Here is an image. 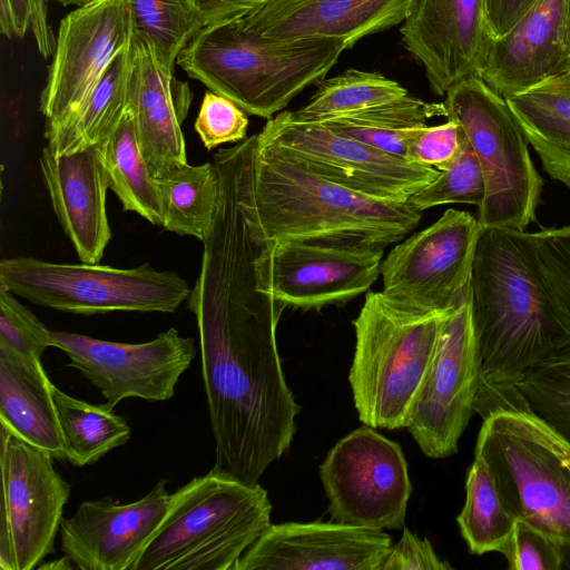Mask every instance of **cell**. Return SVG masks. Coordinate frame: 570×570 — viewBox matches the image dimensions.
Listing matches in <instances>:
<instances>
[{
	"label": "cell",
	"instance_id": "6da1fadb",
	"mask_svg": "<svg viewBox=\"0 0 570 570\" xmlns=\"http://www.w3.org/2000/svg\"><path fill=\"white\" fill-rule=\"evenodd\" d=\"M203 244L187 306L199 333L214 468L254 484L289 449L299 413L276 345L286 306L266 284L267 242L239 193L219 195Z\"/></svg>",
	"mask_w": 570,
	"mask_h": 570
},
{
	"label": "cell",
	"instance_id": "7a4b0ae2",
	"mask_svg": "<svg viewBox=\"0 0 570 570\" xmlns=\"http://www.w3.org/2000/svg\"><path fill=\"white\" fill-rule=\"evenodd\" d=\"M471 311L480 357L474 412L508 406L515 385L570 345V323L535 262L525 232L483 229L471 279Z\"/></svg>",
	"mask_w": 570,
	"mask_h": 570
},
{
	"label": "cell",
	"instance_id": "3957f363",
	"mask_svg": "<svg viewBox=\"0 0 570 570\" xmlns=\"http://www.w3.org/2000/svg\"><path fill=\"white\" fill-rule=\"evenodd\" d=\"M252 219L273 244L304 242L386 247L419 224L409 199H383L334 183L258 138L248 187Z\"/></svg>",
	"mask_w": 570,
	"mask_h": 570
},
{
	"label": "cell",
	"instance_id": "277c9868",
	"mask_svg": "<svg viewBox=\"0 0 570 570\" xmlns=\"http://www.w3.org/2000/svg\"><path fill=\"white\" fill-rule=\"evenodd\" d=\"M242 16L200 28L176 63L248 115L269 119L281 112L324 80L346 49L336 38L262 39L243 27Z\"/></svg>",
	"mask_w": 570,
	"mask_h": 570
},
{
	"label": "cell",
	"instance_id": "5b68a950",
	"mask_svg": "<svg viewBox=\"0 0 570 570\" xmlns=\"http://www.w3.org/2000/svg\"><path fill=\"white\" fill-rule=\"evenodd\" d=\"M272 509L259 483L213 468L170 494L163 521L131 570H234L272 524Z\"/></svg>",
	"mask_w": 570,
	"mask_h": 570
},
{
	"label": "cell",
	"instance_id": "8992f818",
	"mask_svg": "<svg viewBox=\"0 0 570 570\" xmlns=\"http://www.w3.org/2000/svg\"><path fill=\"white\" fill-rule=\"evenodd\" d=\"M450 311L423 312L396 304L381 292L366 294L353 322L355 351L348 374L355 409L365 425L406 426Z\"/></svg>",
	"mask_w": 570,
	"mask_h": 570
},
{
	"label": "cell",
	"instance_id": "52a82bcc",
	"mask_svg": "<svg viewBox=\"0 0 570 570\" xmlns=\"http://www.w3.org/2000/svg\"><path fill=\"white\" fill-rule=\"evenodd\" d=\"M445 96L446 118L459 125L483 175L485 196L476 217L482 229L527 232L543 179L505 98L479 77L458 82Z\"/></svg>",
	"mask_w": 570,
	"mask_h": 570
},
{
	"label": "cell",
	"instance_id": "ba28073f",
	"mask_svg": "<svg viewBox=\"0 0 570 570\" xmlns=\"http://www.w3.org/2000/svg\"><path fill=\"white\" fill-rule=\"evenodd\" d=\"M0 286L32 304L82 315L117 311L173 313L191 291L176 272L157 271L148 263L118 268L99 263H51L29 256L0 262Z\"/></svg>",
	"mask_w": 570,
	"mask_h": 570
},
{
	"label": "cell",
	"instance_id": "9c48e42d",
	"mask_svg": "<svg viewBox=\"0 0 570 570\" xmlns=\"http://www.w3.org/2000/svg\"><path fill=\"white\" fill-rule=\"evenodd\" d=\"M474 453L490 464L515 517L570 550V470L537 434L527 412L487 414Z\"/></svg>",
	"mask_w": 570,
	"mask_h": 570
},
{
	"label": "cell",
	"instance_id": "30bf717a",
	"mask_svg": "<svg viewBox=\"0 0 570 570\" xmlns=\"http://www.w3.org/2000/svg\"><path fill=\"white\" fill-rule=\"evenodd\" d=\"M334 521L368 530L403 529L412 493L401 446L365 425L342 438L320 465Z\"/></svg>",
	"mask_w": 570,
	"mask_h": 570
},
{
	"label": "cell",
	"instance_id": "8fae6325",
	"mask_svg": "<svg viewBox=\"0 0 570 570\" xmlns=\"http://www.w3.org/2000/svg\"><path fill=\"white\" fill-rule=\"evenodd\" d=\"M482 227L476 217L450 208L426 228L396 244L381 263V293L423 312H448L471 294Z\"/></svg>",
	"mask_w": 570,
	"mask_h": 570
},
{
	"label": "cell",
	"instance_id": "7c38bea8",
	"mask_svg": "<svg viewBox=\"0 0 570 570\" xmlns=\"http://www.w3.org/2000/svg\"><path fill=\"white\" fill-rule=\"evenodd\" d=\"M258 138L281 146L312 171L368 196L406 200L434 180L439 170L376 149L321 122L281 111Z\"/></svg>",
	"mask_w": 570,
	"mask_h": 570
},
{
	"label": "cell",
	"instance_id": "4fadbf2b",
	"mask_svg": "<svg viewBox=\"0 0 570 570\" xmlns=\"http://www.w3.org/2000/svg\"><path fill=\"white\" fill-rule=\"evenodd\" d=\"M479 380L470 294L445 316L432 362L407 415L405 428L426 456L443 459L458 452L474 412Z\"/></svg>",
	"mask_w": 570,
	"mask_h": 570
},
{
	"label": "cell",
	"instance_id": "5bb4252c",
	"mask_svg": "<svg viewBox=\"0 0 570 570\" xmlns=\"http://www.w3.org/2000/svg\"><path fill=\"white\" fill-rule=\"evenodd\" d=\"M131 35L129 0H92L60 20L39 101L46 137L76 116Z\"/></svg>",
	"mask_w": 570,
	"mask_h": 570
},
{
	"label": "cell",
	"instance_id": "9a60e30c",
	"mask_svg": "<svg viewBox=\"0 0 570 570\" xmlns=\"http://www.w3.org/2000/svg\"><path fill=\"white\" fill-rule=\"evenodd\" d=\"M52 347L66 353L114 410L122 400L168 401L196 356L195 341L175 327L145 343H119L83 334L50 331Z\"/></svg>",
	"mask_w": 570,
	"mask_h": 570
},
{
	"label": "cell",
	"instance_id": "2e32d148",
	"mask_svg": "<svg viewBox=\"0 0 570 570\" xmlns=\"http://www.w3.org/2000/svg\"><path fill=\"white\" fill-rule=\"evenodd\" d=\"M53 456L0 423V529L9 532L17 570H32L55 551L70 485Z\"/></svg>",
	"mask_w": 570,
	"mask_h": 570
},
{
	"label": "cell",
	"instance_id": "e0dca14e",
	"mask_svg": "<svg viewBox=\"0 0 570 570\" xmlns=\"http://www.w3.org/2000/svg\"><path fill=\"white\" fill-rule=\"evenodd\" d=\"M383 258L381 246L267 242L263 268L269 292L286 307L320 309L367 292Z\"/></svg>",
	"mask_w": 570,
	"mask_h": 570
},
{
	"label": "cell",
	"instance_id": "ac0fdd59",
	"mask_svg": "<svg viewBox=\"0 0 570 570\" xmlns=\"http://www.w3.org/2000/svg\"><path fill=\"white\" fill-rule=\"evenodd\" d=\"M170 494L160 479L137 501H82L60 524V548L80 570H131L163 521Z\"/></svg>",
	"mask_w": 570,
	"mask_h": 570
},
{
	"label": "cell",
	"instance_id": "d6986e66",
	"mask_svg": "<svg viewBox=\"0 0 570 570\" xmlns=\"http://www.w3.org/2000/svg\"><path fill=\"white\" fill-rule=\"evenodd\" d=\"M400 33L404 48L422 65L438 96L464 79L478 77L492 40L485 0H416Z\"/></svg>",
	"mask_w": 570,
	"mask_h": 570
},
{
	"label": "cell",
	"instance_id": "ffe728a7",
	"mask_svg": "<svg viewBox=\"0 0 570 570\" xmlns=\"http://www.w3.org/2000/svg\"><path fill=\"white\" fill-rule=\"evenodd\" d=\"M391 537L340 522L271 524L234 570H380Z\"/></svg>",
	"mask_w": 570,
	"mask_h": 570
},
{
	"label": "cell",
	"instance_id": "44dd1931",
	"mask_svg": "<svg viewBox=\"0 0 570 570\" xmlns=\"http://www.w3.org/2000/svg\"><path fill=\"white\" fill-rule=\"evenodd\" d=\"M568 72V0H537L504 36L491 40L478 77L507 97Z\"/></svg>",
	"mask_w": 570,
	"mask_h": 570
},
{
	"label": "cell",
	"instance_id": "7402d4cb",
	"mask_svg": "<svg viewBox=\"0 0 570 570\" xmlns=\"http://www.w3.org/2000/svg\"><path fill=\"white\" fill-rule=\"evenodd\" d=\"M416 0H269L243 14V27L273 41L336 38L346 49L405 21Z\"/></svg>",
	"mask_w": 570,
	"mask_h": 570
},
{
	"label": "cell",
	"instance_id": "603a6c76",
	"mask_svg": "<svg viewBox=\"0 0 570 570\" xmlns=\"http://www.w3.org/2000/svg\"><path fill=\"white\" fill-rule=\"evenodd\" d=\"M134 68L128 110L141 155L153 177L187 163L181 124L193 94L187 82L161 63L154 47L132 30Z\"/></svg>",
	"mask_w": 570,
	"mask_h": 570
},
{
	"label": "cell",
	"instance_id": "cb8c5ba5",
	"mask_svg": "<svg viewBox=\"0 0 570 570\" xmlns=\"http://www.w3.org/2000/svg\"><path fill=\"white\" fill-rule=\"evenodd\" d=\"M53 212L79 259L99 263L111 238L105 178L97 146L55 155L46 145L39 158Z\"/></svg>",
	"mask_w": 570,
	"mask_h": 570
},
{
	"label": "cell",
	"instance_id": "d4e9b609",
	"mask_svg": "<svg viewBox=\"0 0 570 570\" xmlns=\"http://www.w3.org/2000/svg\"><path fill=\"white\" fill-rule=\"evenodd\" d=\"M52 384L41 360L0 344V423L55 459L65 460Z\"/></svg>",
	"mask_w": 570,
	"mask_h": 570
},
{
	"label": "cell",
	"instance_id": "484cf974",
	"mask_svg": "<svg viewBox=\"0 0 570 570\" xmlns=\"http://www.w3.org/2000/svg\"><path fill=\"white\" fill-rule=\"evenodd\" d=\"M504 98L544 171L570 188V72Z\"/></svg>",
	"mask_w": 570,
	"mask_h": 570
},
{
	"label": "cell",
	"instance_id": "4316f807",
	"mask_svg": "<svg viewBox=\"0 0 570 570\" xmlns=\"http://www.w3.org/2000/svg\"><path fill=\"white\" fill-rule=\"evenodd\" d=\"M132 68L134 49L130 39L76 116L61 129L46 137L47 146L55 155H67L97 146L116 130L129 108Z\"/></svg>",
	"mask_w": 570,
	"mask_h": 570
},
{
	"label": "cell",
	"instance_id": "83f0119b",
	"mask_svg": "<svg viewBox=\"0 0 570 570\" xmlns=\"http://www.w3.org/2000/svg\"><path fill=\"white\" fill-rule=\"evenodd\" d=\"M434 117H446L444 102H428L407 94L362 111L316 122L405 158L411 140Z\"/></svg>",
	"mask_w": 570,
	"mask_h": 570
},
{
	"label": "cell",
	"instance_id": "f1b7e54d",
	"mask_svg": "<svg viewBox=\"0 0 570 570\" xmlns=\"http://www.w3.org/2000/svg\"><path fill=\"white\" fill-rule=\"evenodd\" d=\"M97 148L108 188L117 195L124 210L134 212L161 227L159 189L141 155L129 110L116 130Z\"/></svg>",
	"mask_w": 570,
	"mask_h": 570
},
{
	"label": "cell",
	"instance_id": "f546056e",
	"mask_svg": "<svg viewBox=\"0 0 570 570\" xmlns=\"http://www.w3.org/2000/svg\"><path fill=\"white\" fill-rule=\"evenodd\" d=\"M168 232L204 242L214 220L219 178L214 163L174 166L156 177Z\"/></svg>",
	"mask_w": 570,
	"mask_h": 570
},
{
	"label": "cell",
	"instance_id": "4dcf8cb0",
	"mask_svg": "<svg viewBox=\"0 0 570 570\" xmlns=\"http://www.w3.org/2000/svg\"><path fill=\"white\" fill-rule=\"evenodd\" d=\"M515 521L490 464L482 454L474 453L466 474L465 502L456 517L470 552L478 556L500 552Z\"/></svg>",
	"mask_w": 570,
	"mask_h": 570
},
{
	"label": "cell",
	"instance_id": "1f68e13d",
	"mask_svg": "<svg viewBox=\"0 0 570 570\" xmlns=\"http://www.w3.org/2000/svg\"><path fill=\"white\" fill-rule=\"evenodd\" d=\"M65 458L75 466L91 465L128 442L131 429L104 404L76 399L52 384Z\"/></svg>",
	"mask_w": 570,
	"mask_h": 570
},
{
	"label": "cell",
	"instance_id": "d6a6232c",
	"mask_svg": "<svg viewBox=\"0 0 570 570\" xmlns=\"http://www.w3.org/2000/svg\"><path fill=\"white\" fill-rule=\"evenodd\" d=\"M407 94L399 82L380 72L348 69L322 80L309 101L292 112L302 120L321 121L362 111Z\"/></svg>",
	"mask_w": 570,
	"mask_h": 570
},
{
	"label": "cell",
	"instance_id": "836d02e7",
	"mask_svg": "<svg viewBox=\"0 0 570 570\" xmlns=\"http://www.w3.org/2000/svg\"><path fill=\"white\" fill-rule=\"evenodd\" d=\"M507 409H527L570 443V345L530 371Z\"/></svg>",
	"mask_w": 570,
	"mask_h": 570
},
{
	"label": "cell",
	"instance_id": "e575fe53",
	"mask_svg": "<svg viewBox=\"0 0 570 570\" xmlns=\"http://www.w3.org/2000/svg\"><path fill=\"white\" fill-rule=\"evenodd\" d=\"M129 10L134 32L144 36L170 69L202 28L184 0H129Z\"/></svg>",
	"mask_w": 570,
	"mask_h": 570
},
{
	"label": "cell",
	"instance_id": "d590c367",
	"mask_svg": "<svg viewBox=\"0 0 570 570\" xmlns=\"http://www.w3.org/2000/svg\"><path fill=\"white\" fill-rule=\"evenodd\" d=\"M460 131L461 145L453 161L409 198L416 209L423 212L445 204H472L479 207L484 200V179L478 157Z\"/></svg>",
	"mask_w": 570,
	"mask_h": 570
},
{
	"label": "cell",
	"instance_id": "8d00e7d4",
	"mask_svg": "<svg viewBox=\"0 0 570 570\" xmlns=\"http://www.w3.org/2000/svg\"><path fill=\"white\" fill-rule=\"evenodd\" d=\"M525 236L549 292L570 323V226Z\"/></svg>",
	"mask_w": 570,
	"mask_h": 570
},
{
	"label": "cell",
	"instance_id": "74e56055",
	"mask_svg": "<svg viewBox=\"0 0 570 570\" xmlns=\"http://www.w3.org/2000/svg\"><path fill=\"white\" fill-rule=\"evenodd\" d=\"M0 344L41 360L52 346L50 330L16 295L0 286Z\"/></svg>",
	"mask_w": 570,
	"mask_h": 570
},
{
	"label": "cell",
	"instance_id": "f35d334b",
	"mask_svg": "<svg viewBox=\"0 0 570 570\" xmlns=\"http://www.w3.org/2000/svg\"><path fill=\"white\" fill-rule=\"evenodd\" d=\"M500 553L511 570H559L566 561L563 546L520 518Z\"/></svg>",
	"mask_w": 570,
	"mask_h": 570
},
{
	"label": "cell",
	"instance_id": "ab89813d",
	"mask_svg": "<svg viewBox=\"0 0 570 570\" xmlns=\"http://www.w3.org/2000/svg\"><path fill=\"white\" fill-rule=\"evenodd\" d=\"M194 128L205 148L212 150L246 139L248 117L234 101L209 90L203 97Z\"/></svg>",
	"mask_w": 570,
	"mask_h": 570
},
{
	"label": "cell",
	"instance_id": "60d3db41",
	"mask_svg": "<svg viewBox=\"0 0 570 570\" xmlns=\"http://www.w3.org/2000/svg\"><path fill=\"white\" fill-rule=\"evenodd\" d=\"M0 31L9 38L33 35L41 57L52 56L56 37L48 21V0H0Z\"/></svg>",
	"mask_w": 570,
	"mask_h": 570
},
{
	"label": "cell",
	"instance_id": "b9f144b4",
	"mask_svg": "<svg viewBox=\"0 0 570 570\" xmlns=\"http://www.w3.org/2000/svg\"><path fill=\"white\" fill-rule=\"evenodd\" d=\"M461 145L459 125L451 119L436 126H424L411 140L405 158L422 166L445 169Z\"/></svg>",
	"mask_w": 570,
	"mask_h": 570
},
{
	"label": "cell",
	"instance_id": "7bdbcfd3",
	"mask_svg": "<svg viewBox=\"0 0 570 570\" xmlns=\"http://www.w3.org/2000/svg\"><path fill=\"white\" fill-rule=\"evenodd\" d=\"M452 566L435 553L429 539L403 528L399 542L391 546L380 570H449Z\"/></svg>",
	"mask_w": 570,
	"mask_h": 570
},
{
	"label": "cell",
	"instance_id": "ee69618b",
	"mask_svg": "<svg viewBox=\"0 0 570 570\" xmlns=\"http://www.w3.org/2000/svg\"><path fill=\"white\" fill-rule=\"evenodd\" d=\"M268 1L269 0H184L186 7L202 28L219 20L247 13Z\"/></svg>",
	"mask_w": 570,
	"mask_h": 570
},
{
	"label": "cell",
	"instance_id": "f6af8a7d",
	"mask_svg": "<svg viewBox=\"0 0 570 570\" xmlns=\"http://www.w3.org/2000/svg\"><path fill=\"white\" fill-rule=\"evenodd\" d=\"M537 0H485V14L492 39L504 36Z\"/></svg>",
	"mask_w": 570,
	"mask_h": 570
},
{
	"label": "cell",
	"instance_id": "bcb514c9",
	"mask_svg": "<svg viewBox=\"0 0 570 570\" xmlns=\"http://www.w3.org/2000/svg\"><path fill=\"white\" fill-rule=\"evenodd\" d=\"M542 441L554 452L562 464L570 470V443L537 415L523 409Z\"/></svg>",
	"mask_w": 570,
	"mask_h": 570
},
{
	"label": "cell",
	"instance_id": "7dc6e473",
	"mask_svg": "<svg viewBox=\"0 0 570 570\" xmlns=\"http://www.w3.org/2000/svg\"><path fill=\"white\" fill-rule=\"evenodd\" d=\"M36 569H39V570H72V569H76V567L72 563V561L66 554H63V557L58 558L53 561H50L47 563H40L39 566H37Z\"/></svg>",
	"mask_w": 570,
	"mask_h": 570
},
{
	"label": "cell",
	"instance_id": "c3c4849f",
	"mask_svg": "<svg viewBox=\"0 0 570 570\" xmlns=\"http://www.w3.org/2000/svg\"><path fill=\"white\" fill-rule=\"evenodd\" d=\"M56 1L65 7H67V6L81 7V6H85L89 2H91L92 0H56Z\"/></svg>",
	"mask_w": 570,
	"mask_h": 570
},
{
	"label": "cell",
	"instance_id": "681fc988",
	"mask_svg": "<svg viewBox=\"0 0 570 570\" xmlns=\"http://www.w3.org/2000/svg\"><path fill=\"white\" fill-rule=\"evenodd\" d=\"M568 17H569V31H570V0H568Z\"/></svg>",
	"mask_w": 570,
	"mask_h": 570
}]
</instances>
